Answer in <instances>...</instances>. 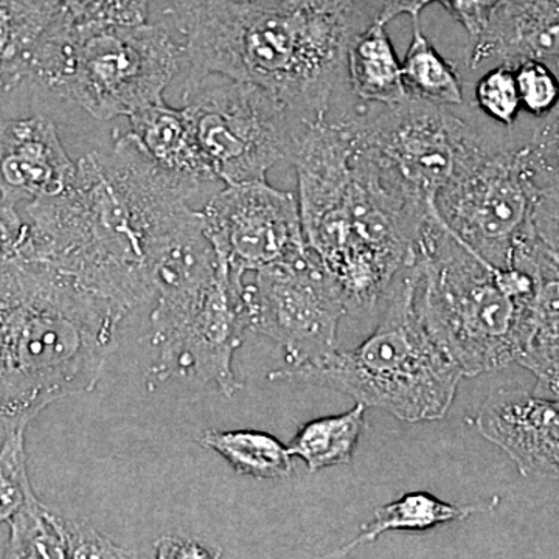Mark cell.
Masks as SVG:
<instances>
[{"label":"cell","mask_w":559,"mask_h":559,"mask_svg":"<svg viewBox=\"0 0 559 559\" xmlns=\"http://www.w3.org/2000/svg\"><path fill=\"white\" fill-rule=\"evenodd\" d=\"M198 191L160 170L130 131L76 162L72 182L24 205L22 257L69 275L128 312L154 299L165 252L201 223Z\"/></svg>","instance_id":"6da1fadb"},{"label":"cell","mask_w":559,"mask_h":559,"mask_svg":"<svg viewBox=\"0 0 559 559\" xmlns=\"http://www.w3.org/2000/svg\"><path fill=\"white\" fill-rule=\"evenodd\" d=\"M162 14L182 44L183 92L226 76L314 121L348 83L355 0H164Z\"/></svg>","instance_id":"7a4b0ae2"},{"label":"cell","mask_w":559,"mask_h":559,"mask_svg":"<svg viewBox=\"0 0 559 559\" xmlns=\"http://www.w3.org/2000/svg\"><path fill=\"white\" fill-rule=\"evenodd\" d=\"M288 162L308 248L336 280L348 314L370 311L414 263L436 205L407 200L381 179L356 145L348 117L301 124Z\"/></svg>","instance_id":"3957f363"},{"label":"cell","mask_w":559,"mask_h":559,"mask_svg":"<svg viewBox=\"0 0 559 559\" xmlns=\"http://www.w3.org/2000/svg\"><path fill=\"white\" fill-rule=\"evenodd\" d=\"M127 314L39 261L0 266L2 428H27L55 401L94 390Z\"/></svg>","instance_id":"277c9868"},{"label":"cell","mask_w":559,"mask_h":559,"mask_svg":"<svg viewBox=\"0 0 559 559\" xmlns=\"http://www.w3.org/2000/svg\"><path fill=\"white\" fill-rule=\"evenodd\" d=\"M380 323L352 349L272 371V381L336 390L407 423L447 417L463 373L430 336L414 301L411 266L390 285Z\"/></svg>","instance_id":"5b68a950"},{"label":"cell","mask_w":559,"mask_h":559,"mask_svg":"<svg viewBox=\"0 0 559 559\" xmlns=\"http://www.w3.org/2000/svg\"><path fill=\"white\" fill-rule=\"evenodd\" d=\"M245 283L209 242L183 246L162 261L154 272L151 326L159 353L151 382L200 381L227 399L245 388L234 371L235 353L249 330Z\"/></svg>","instance_id":"8992f818"},{"label":"cell","mask_w":559,"mask_h":559,"mask_svg":"<svg viewBox=\"0 0 559 559\" xmlns=\"http://www.w3.org/2000/svg\"><path fill=\"white\" fill-rule=\"evenodd\" d=\"M183 50L160 24H84L66 14L33 66L31 87L108 121L164 103Z\"/></svg>","instance_id":"52a82bcc"},{"label":"cell","mask_w":559,"mask_h":559,"mask_svg":"<svg viewBox=\"0 0 559 559\" xmlns=\"http://www.w3.org/2000/svg\"><path fill=\"white\" fill-rule=\"evenodd\" d=\"M414 301L430 336L462 370L479 377L516 364L525 301L514 299L499 280V267L469 249L429 213L417 241Z\"/></svg>","instance_id":"ba28073f"},{"label":"cell","mask_w":559,"mask_h":559,"mask_svg":"<svg viewBox=\"0 0 559 559\" xmlns=\"http://www.w3.org/2000/svg\"><path fill=\"white\" fill-rule=\"evenodd\" d=\"M477 128L450 182L436 198L452 234L499 270L511 266L518 242L532 229L538 186L525 140Z\"/></svg>","instance_id":"9c48e42d"},{"label":"cell","mask_w":559,"mask_h":559,"mask_svg":"<svg viewBox=\"0 0 559 559\" xmlns=\"http://www.w3.org/2000/svg\"><path fill=\"white\" fill-rule=\"evenodd\" d=\"M348 116L356 145L381 179L421 205L436 204L477 132L448 106L409 100Z\"/></svg>","instance_id":"30bf717a"},{"label":"cell","mask_w":559,"mask_h":559,"mask_svg":"<svg viewBox=\"0 0 559 559\" xmlns=\"http://www.w3.org/2000/svg\"><path fill=\"white\" fill-rule=\"evenodd\" d=\"M213 76L219 80L183 92L210 168L224 186L266 180L272 167L289 160L304 120L255 84Z\"/></svg>","instance_id":"8fae6325"},{"label":"cell","mask_w":559,"mask_h":559,"mask_svg":"<svg viewBox=\"0 0 559 559\" xmlns=\"http://www.w3.org/2000/svg\"><path fill=\"white\" fill-rule=\"evenodd\" d=\"M253 274L242 290L249 330L277 342L288 367L316 362L337 349L347 304L310 248Z\"/></svg>","instance_id":"7c38bea8"},{"label":"cell","mask_w":559,"mask_h":559,"mask_svg":"<svg viewBox=\"0 0 559 559\" xmlns=\"http://www.w3.org/2000/svg\"><path fill=\"white\" fill-rule=\"evenodd\" d=\"M201 216L216 255L240 277L308 249L299 201L267 180L224 187L212 194Z\"/></svg>","instance_id":"4fadbf2b"},{"label":"cell","mask_w":559,"mask_h":559,"mask_svg":"<svg viewBox=\"0 0 559 559\" xmlns=\"http://www.w3.org/2000/svg\"><path fill=\"white\" fill-rule=\"evenodd\" d=\"M468 421L522 476L559 481V400L499 390Z\"/></svg>","instance_id":"5bb4252c"},{"label":"cell","mask_w":559,"mask_h":559,"mask_svg":"<svg viewBox=\"0 0 559 559\" xmlns=\"http://www.w3.org/2000/svg\"><path fill=\"white\" fill-rule=\"evenodd\" d=\"M76 162L57 124L43 114L0 121V202L10 207L55 197L72 182Z\"/></svg>","instance_id":"9a60e30c"},{"label":"cell","mask_w":559,"mask_h":559,"mask_svg":"<svg viewBox=\"0 0 559 559\" xmlns=\"http://www.w3.org/2000/svg\"><path fill=\"white\" fill-rule=\"evenodd\" d=\"M513 264L535 278V289L522 308L516 364L536 378L533 392L559 400V264L540 248L533 229L518 242Z\"/></svg>","instance_id":"2e32d148"},{"label":"cell","mask_w":559,"mask_h":559,"mask_svg":"<svg viewBox=\"0 0 559 559\" xmlns=\"http://www.w3.org/2000/svg\"><path fill=\"white\" fill-rule=\"evenodd\" d=\"M527 60L559 66V0H503L469 44L471 69Z\"/></svg>","instance_id":"e0dca14e"},{"label":"cell","mask_w":559,"mask_h":559,"mask_svg":"<svg viewBox=\"0 0 559 559\" xmlns=\"http://www.w3.org/2000/svg\"><path fill=\"white\" fill-rule=\"evenodd\" d=\"M10 538L3 557L17 559H120L130 551L103 536L87 522L50 509L33 491L9 522Z\"/></svg>","instance_id":"ac0fdd59"},{"label":"cell","mask_w":559,"mask_h":559,"mask_svg":"<svg viewBox=\"0 0 559 559\" xmlns=\"http://www.w3.org/2000/svg\"><path fill=\"white\" fill-rule=\"evenodd\" d=\"M128 119L132 138L171 178L187 183L198 193L209 183L219 182L202 153L186 108H171L164 102L138 110Z\"/></svg>","instance_id":"d6986e66"},{"label":"cell","mask_w":559,"mask_h":559,"mask_svg":"<svg viewBox=\"0 0 559 559\" xmlns=\"http://www.w3.org/2000/svg\"><path fill=\"white\" fill-rule=\"evenodd\" d=\"M68 13L61 0H0V94L31 87L39 49Z\"/></svg>","instance_id":"ffe728a7"},{"label":"cell","mask_w":559,"mask_h":559,"mask_svg":"<svg viewBox=\"0 0 559 559\" xmlns=\"http://www.w3.org/2000/svg\"><path fill=\"white\" fill-rule=\"evenodd\" d=\"M348 84L366 103L395 106L409 100L403 64L393 49L385 25L377 20L353 36L347 53Z\"/></svg>","instance_id":"44dd1931"},{"label":"cell","mask_w":559,"mask_h":559,"mask_svg":"<svg viewBox=\"0 0 559 559\" xmlns=\"http://www.w3.org/2000/svg\"><path fill=\"white\" fill-rule=\"evenodd\" d=\"M488 510V503L479 506H454L444 502L428 491L407 492L388 506L374 511L370 522L364 524L362 530L347 546L342 547L340 554L348 555L364 544L374 543L380 536L389 532H425L450 522L469 520L476 513Z\"/></svg>","instance_id":"7402d4cb"},{"label":"cell","mask_w":559,"mask_h":559,"mask_svg":"<svg viewBox=\"0 0 559 559\" xmlns=\"http://www.w3.org/2000/svg\"><path fill=\"white\" fill-rule=\"evenodd\" d=\"M200 443L226 460L238 476L255 480L288 479L293 455L277 437L264 430H205Z\"/></svg>","instance_id":"603a6c76"},{"label":"cell","mask_w":559,"mask_h":559,"mask_svg":"<svg viewBox=\"0 0 559 559\" xmlns=\"http://www.w3.org/2000/svg\"><path fill=\"white\" fill-rule=\"evenodd\" d=\"M366 411L356 403L344 414L305 423L288 444L290 455L304 460L310 473L349 465L366 429Z\"/></svg>","instance_id":"cb8c5ba5"},{"label":"cell","mask_w":559,"mask_h":559,"mask_svg":"<svg viewBox=\"0 0 559 559\" xmlns=\"http://www.w3.org/2000/svg\"><path fill=\"white\" fill-rule=\"evenodd\" d=\"M403 64V80L407 94L417 100L440 106H462L463 87L457 72L437 51L415 22L414 35Z\"/></svg>","instance_id":"d4e9b609"},{"label":"cell","mask_w":559,"mask_h":559,"mask_svg":"<svg viewBox=\"0 0 559 559\" xmlns=\"http://www.w3.org/2000/svg\"><path fill=\"white\" fill-rule=\"evenodd\" d=\"M25 429L3 428L0 444V524H9L33 492L25 452Z\"/></svg>","instance_id":"484cf974"},{"label":"cell","mask_w":559,"mask_h":559,"mask_svg":"<svg viewBox=\"0 0 559 559\" xmlns=\"http://www.w3.org/2000/svg\"><path fill=\"white\" fill-rule=\"evenodd\" d=\"M474 100L485 116L513 130L522 110L514 69L506 64L489 68L477 81Z\"/></svg>","instance_id":"4316f807"},{"label":"cell","mask_w":559,"mask_h":559,"mask_svg":"<svg viewBox=\"0 0 559 559\" xmlns=\"http://www.w3.org/2000/svg\"><path fill=\"white\" fill-rule=\"evenodd\" d=\"M522 109L536 119H544L559 103V73L554 66L538 60L514 66Z\"/></svg>","instance_id":"83f0119b"},{"label":"cell","mask_w":559,"mask_h":559,"mask_svg":"<svg viewBox=\"0 0 559 559\" xmlns=\"http://www.w3.org/2000/svg\"><path fill=\"white\" fill-rule=\"evenodd\" d=\"M555 69L559 73V66ZM525 153L536 186L559 180V103L525 140Z\"/></svg>","instance_id":"f1b7e54d"},{"label":"cell","mask_w":559,"mask_h":559,"mask_svg":"<svg viewBox=\"0 0 559 559\" xmlns=\"http://www.w3.org/2000/svg\"><path fill=\"white\" fill-rule=\"evenodd\" d=\"M153 0H80L72 14L84 24L140 25L146 24Z\"/></svg>","instance_id":"f546056e"},{"label":"cell","mask_w":559,"mask_h":559,"mask_svg":"<svg viewBox=\"0 0 559 559\" xmlns=\"http://www.w3.org/2000/svg\"><path fill=\"white\" fill-rule=\"evenodd\" d=\"M530 221L540 248L559 264V180L538 187Z\"/></svg>","instance_id":"4dcf8cb0"},{"label":"cell","mask_w":559,"mask_h":559,"mask_svg":"<svg viewBox=\"0 0 559 559\" xmlns=\"http://www.w3.org/2000/svg\"><path fill=\"white\" fill-rule=\"evenodd\" d=\"M439 2L465 28L471 44L479 38L503 0H439Z\"/></svg>","instance_id":"1f68e13d"},{"label":"cell","mask_w":559,"mask_h":559,"mask_svg":"<svg viewBox=\"0 0 559 559\" xmlns=\"http://www.w3.org/2000/svg\"><path fill=\"white\" fill-rule=\"evenodd\" d=\"M27 223L17 209L0 202V266L22 257Z\"/></svg>","instance_id":"d6a6232c"},{"label":"cell","mask_w":559,"mask_h":559,"mask_svg":"<svg viewBox=\"0 0 559 559\" xmlns=\"http://www.w3.org/2000/svg\"><path fill=\"white\" fill-rule=\"evenodd\" d=\"M156 558H216V551L202 540L186 536H165L154 546Z\"/></svg>","instance_id":"836d02e7"},{"label":"cell","mask_w":559,"mask_h":559,"mask_svg":"<svg viewBox=\"0 0 559 559\" xmlns=\"http://www.w3.org/2000/svg\"><path fill=\"white\" fill-rule=\"evenodd\" d=\"M433 2H439V0H384L377 21L382 25H388L389 22L396 20V17L407 14V16L417 22L421 11Z\"/></svg>","instance_id":"e575fe53"},{"label":"cell","mask_w":559,"mask_h":559,"mask_svg":"<svg viewBox=\"0 0 559 559\" xmlns=\"http://www.w3.org/2000/svg\"><path fill=\"white\" fill-rule=\"evenodd\" d=\"M61 2L64 3L66 7H68V10L72 14H75L76 10H79L80 0H61Z\"/></svg>","instance_id":"d590c367"}]
</instances>
